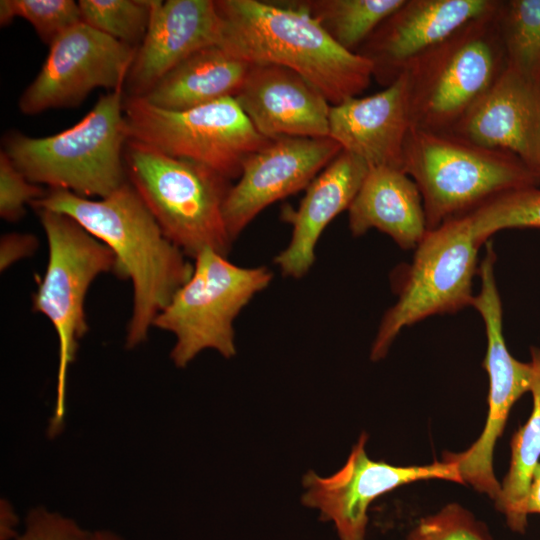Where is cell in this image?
Here are the masks:
<instances>
[{"label": "cell", "instance_id": "e575fe53", "mask_svg": "<svg viewBox=\"0 0 540 540\" xmlns=\"http://www.w3.org/2000/svg\"><path fill=\"white\" fill-rule=\"evenodd\" d=\"M92 540H124V538L113 531L101 529L92 532Z\"/></svg>", "mask_w": 540, "mask_h": 540}, {"label": "cell", "instance_id": "d590c367", "mask_svg": "<svg viewBox=\"0 0 540 540\" xmlns=\"http://www.w3.org/2000/svg\"><path fill=\"white\" fill-rule=\"evenodd\" d=\"M537 176L540 178V169L537 171Z\"/></svg>", "mask_w": 540, "mask_h": 540}, {"label": "cell", "instance_id": "9a60e30c", "mask_svg": "<svg viewBox=\"0 0 540 540\" xmlns=\"http://www.w3.org/2000/svg\"><path fill=\"white\" fill-rule=\"evenodd\" d=\"M496 0H405L357 53L373 65L382 85L395 81L421 55L466 24L494 12Z\"/></svg>", "mask_w": 540, "mask_h": 540}, {"label": "cell", "instance_id": "6da1fadb", "mask_svg": "<svg viewBox=\"0 0 540 540\" xmlns=\"http://www.w3.org/2000/svg\"><path fill=\"white\" fill-rule=\"evenodd\" d=\"M32 205L73 218L113 252L116 274L133 287L126 347L146 341L157 315L192 275L186 255L163 233L129 181L99 200L50 189Z\"/></svg>", "mask_w": 540, "mask_h": 540}, {"label": "cell", "instance_id": "1f68e13d", "mask_svg": "<svg viewBox=\"0 0 540 540\" xmlns=\"http://www.w3.org/2000/svg\"><path fill=\"white\" fill-rule=\"evenodd\" d=\"M0 244V268L3 271L33 253L37 239L29 234L10 233L2 236Z\"/></svg>", "mask_w": 540, "mask_h": 540}, {"label": "cell", "instance_id": "4fadbf2b", "mask_svg": "<svg viewBox=\"0 0 540 540\" xmlns=\"http://www.w3.org/2000/svg\"><path fill=\"white\" fill-rule=\"evenodd\" d=\"M362 433L345 465L326 478L309 471L303 478V504L318 508L323 520L334 522L341 540H365L368 508L379 496L403 485L430 479L463 484L457 466L445 461L428 465L394 466L371 460Z\"/></svg>", "mask_w": 540, "mask_h": 540}, {"label": "cell", "instance_id": "cb8c5ba5", "mask_svg": "<svg viewBox=\"0 0 540 540\" xmlns=\"http://www.w3.org/2000/svg\"><path fill=\"white\" fill-rule=\"evenodd\" d=\"M405 0H301L286 2L314 18L341 47L356 52Z\"/></svg>", "mask_w": 540, "mask_h": 540}, {"label": "cell", "instance_id": "d4e9b609", "mask_svg": "<svg viewBox=\"0 0 540 540\" xmlns=\"http://www.w3.org/2000/svg\"><path fill=\"white\" fill-rule=\"evenodd\" d=\"M497 25L506 65L540 80V0L501 2Z\"/></svg>", "mask_w": 540, "mask_h": 540}, {"label": "cell", "instance_id": "9c48e42d", "mask_svg": "<svg viewBox=\"0 0 540 540\" xmlns=\"http://www.w3.org/2000/svg\"><path fill=\"white\" fill-rule=\"evenodd\" d=\"M123 111L128 139L206 166L229 180L239 178L246 159L269 141L234 97L172 111L125 96Z\"/></svg>", "mask_w": 540, "mask_h": 540}, {"label": "cell", "instance_id": "52a82bcc", "mask_svg": "<svg viewBox=\"0 0 540 540\" xmlns=\"http://www.w3.org/2000/svg\"><path fill=\"white\" fill-rule=\"evenodd\" d=\"M498 8L466 24L407 68L412 127L451 131L506 66Z\"/></svg>", "mask_w": 540, "mask_h": 540}, {"label": "cell", "instance_id": "2e32d148", "mask_svg": "<svg viewBox=\"0 0 540 540\" xmlns=\"http://www.w3.org/2000/svg\"><path fill=\"white\" fill-rule=\"evenodd\" d=\"M475 144L513 154L540 169V80L505 66L449 131Z\"/></svg>", "mask_w": 540, "mask_h": 540}, {"label": "cell", "instance_id": "30bf717a", "mask_svg": "<svg viewBox=\"0 0 540 540\" xmlns=\"http://www.w3.org/2000/svg\"><path fill=\"white\" fill-rule=\"evenodd\" d=\"M479 248L466 216L427 230L406 268L397 301L380 322L371 348L373 361L386 356L403 328L471 306Z\"/></svg>", "mask_w": 540, "mask_h": 540}, {"label": "cell", "instance_id": "5bb4252c", "mask_svg": "<svg viewBox=\"0 0 540 540\" xmlns=\"http://www.w3.org/2000/svg\"><path fill=\"white\" fill-rule=\"evenodd\" d=\"M341 152V146L328 136L269 140L252 153L224 203L231 239L234 241L265 208L306 189Z\"/></svg>", "mask_w": 540, "mask_h": 540}, {"label": "cell", "instance_id": "e0dca14e", "mask_svg": "<svg viewBox=\"0 0 540 540\" xmlns=\"http://www.w3.org/2000/svg\"><path fill=\"white\" fill-rule=\"evenodd\" d=\"M219 26L214 0H151L148 30L128 72L125 96L144 97L190 55L217 45Z\"/></svg>", "mask_w": 540, "mask_h": 540}, {"label": "cell", "instance_id": "ac0fdd59", "mask_svg": "<svg viewBox=\"0 0 540 540\" xmlns=\"http://www.w3.org/2000/svg\"><path fill=\"white\" fill-rule=\"evenodd\" d=\"M411 126L407 71L373 95L331 105L329 113V137L369 168L403 171L404 147Z\"/></svg>", "mask_w": 540, "mask_h": 540}, {"label": "cell", "instance_id": "7a4b0ae2", "mask_svg": "<svg viewBox=\"0 0 540 540\" xmlns=\"http://www.w3.org/2000/svg\"><path fill=\"white\" fill-rule=\"evenodd\" d=\"M217 45L251 65L291 69L314 85L331 105L358 97L373 65L341 47L305 11L258 0H216Z\"/></svg>", "mask_w": 540, "mask_h": 540}, {"label": "cell", "instance_id": "8992f818", "mask_svg": "<svg viewBox=\"0 0 540 540\" xmlns=\"http://www.w3.org/2000/svg\"><path fill=\"white\" fill-rule=\"evenodd\" d=\"M48 241V263L33 297V309L46 316L59 344L56 399L48 434L60 433L66 413V379L75 360L79 340L88 329L85 298L95 278L116 273L113 252L73 218L38 210Z\"/></svg>", "mask_w": 540, "mask_h": 540}, {"label": "cell", "instance_id": "ba28073f", "mask_svg": "<svg viewBox=\"0 0 540 540\" xmlns=\"http://www.w3.org/2000/svg\"><path fill=\"white\" fill-rule=\"evenodd\" d=\"M272 278L265 266L241 267L210 248L201 251L189 280L153 322V327L175 335L170 354L174 364L183 368L206 349L233 357L234 320Z\"/></svg>", "mask_w": 540, "mask_h": 540}, {"label": "cell", "instance_id": "44dd1931", "mask_svg": "<svg viewBox=\"0 0 540 540\" xmlns=\"http://www.w3.org/2000/svg\"><path fill=\"white\" fill-rule=\"evenodd\" d=\"M348 219L353 236L377 229L403 249H415L428 230L417 184L404 171L390 167L369 168Z\"/></svg>", "mask_w": 540, "mask_h": 540}, {"label": "cell", "instance_id": "f1b7e54d", "mask_svg": "<svg viewBox=\"0 0 540 540\" xmlns=\"http://www.w3.org/2000/svg\"><path fill=\"white\" fill-rule=\"evenodd\" d=\"M407 540H494L485 524L458 503L421 518Z\"/></svg>", "mask_w": 540, "mask_h": 540}, {"label": "cell", "instance_id": "7c38bea8", "mask_svg": "<svg viewBox=\"0 0 540 540\" xmlns=\"http://www.w3.org/2000/svg\"><path fill=\"white\" fill-rule=\"evenodd\" d=\"M137 47L80 22L51 45L41 70L19 98V110L34 115L79 105L96 88L124 87Z\"/></svg>", "mask_w": 540, "mask_h": 540}, {"label": "cell", "instance_id": "83f0119b", "mask_svg": "<svg viewBox=\"0 0 540 540\" xmlns=\"http://www.w3.org/2000/svg\"><path fill=\"white\" fill-rule=\"evenodd\" d=\"M28 21L49 46L65 31L82 22L78 2L73 0H1L0 23L14 18Z\"/></svg>", "mask_w": 540, "mask_h": 540}, {"label": "cell", "instance_id": "d6986e66", "mask_svg": "<svg viewBox=\"0 0 540 540\" xmlns=\"http://www.w3.org/2000/svg\"><path fill=\"white\" fill-rule=\"evenodd\" d=\"M234 98L268 140L329 136L331 104L314 85L286 67L251 65Z\"/></svg>", "mask_w": 540, "mask_h": 540}, {"label": "cell", "instance_id": "d6a6232c", "mask_svg": "<svg viewBox=\"0 0 540 540\" xmlns=\"http://www.w3.org/2000/svg\"><path fill=\"white\" fill-rule=\"evenodd\" d=\"M0 540H15L20 533L17 532L18 518L8 502L1 503Z\"/></svg>", "mask_w": 540, "mask_h": 540}, {"label": "cell", "instance_id": "7402d4cb", "mask_svg": "<svg viewBox=\"0 0 540 540\" xmlns=\"http://www.w3.org/2000/svg\"><path fill=\"white\" fill-rule=\"evenodd\" d=\"M250 67L220 46H209L179 63L141 98L161 109L181 111L235 97Z\"/></svg>", "mask_w": 540, "mask_h": 540}, {"label": "cell", "instance_id": "f546056e", "mask_svg": "<svg viewBox=\"0 0 540 540\" xmlns=\"http://www.w3.org/2000/svg\"><path fill=\"white\" fill-rule=\"evenodd\" d=\"M46 192L14 165L9 156L0 152V215L7 221H16L25 213V205L32 204Z\"/></svg>", "mask_w": 540, "mask_h": 540}, {"label": "cell", "instance_id": "5b68a950", "mask_svg": "<svg viewBox=\"0 0 540 540\" xmlns=\"http://www.w3.org/2000/svg\"><path fill=\"white\" fill-rule=\"evenodd\" d=\"M124 162L129 183L165 236L186 256L195 259L206 248L228 256L233 242L224 218L229 179L131 139Z\"/></svg>", "mask_w": 540, "mask_h": 540}, {"label": "cell", "instance_id": "3957f363", "mask_svg": "<svg viewBox=\"0 0 540 540\" xmlns=\"http://www.w3.org/2000/svg\"><path fill=\"white\" fill-rule=\"evenodd\" d=\"M124 99V87L112 90L75 125L48 137L9 133L2 150L37 185L104 198L127 182Z\"/></svg>", "mask_w": 540, "mask_h": 540}, {"label": "cell", "instance_id": "603a6c76", "mask_svg": "<svg viewBox=\"0 0 540 540\" xmlns=\"http://www.w3.org/2000/svg\"><path fill=\"white\" fill-rule=\"evenodd\" d=\"M530 355L532 411L527 422L512 437L509 469L494 501L508 527L521 534L528 527L524 506L533 471L540 461V348L531 347Z\"/></svg>", "mask_w": 540, "mask_h": 540}, {"label": "cell", "instance_id": "484cf974", "mask_svg": "<svg viewBox=\"0 0 540 540\" xmlns=\"http://www.w3.org/2000/svg\"><path fill=\"white\" fill-rule=\"evenodd\" d=\"M465 216L479 246L501 230L540 228V190L526 186L503 192Z\"/></svg>", "mask_w": 540, "mask_h": 540}, {"label": "cell", "instance_id": "4dcf8cb0", "mask_svg": "<svg viewBox=\"0 0 540 540\" xmlns=\"http://www.w3.org/2000/svg\"><path fill=\"white\" fill-rule=\"evenodd\" d=\"M15 540H92V532L70 517L39 506L27 513Z\"/></svg>", "mask_w": 540, "mask_h": 540}, {"label": "cell", "instance_id": "277c9868", "mask_svg": "<svg viewBox=\"0 0 540 540\" xmlns=\"http://www.w3.org/2000/svg\"><path fill=\"white\" fill-rule=\"evenodd\" d=\"M403 171L419 188L428 230L469 214L503 192L540 181L511 153L450 132L412 126L404 147Z\"/></svg>", "mask_w": 540, "mask_h": 540}, {"label": "cell", "instance_id": "ffe728a7", "mask_svg": "<svg viewBox=\"0 0 540 540\" xmlns=\"http://www.w3.org/2000/svg\"><path fill=\"white\" fill-rule=\"evenodd\" d=\"M368 171L362 159L342 150L309 184L289 218L291 239L274 259L284 276L301 278L310 270L321 234L336 216L349 209Z\"/></svg>", "mask_w": 540, "mask_h": 540}, {"label": "cell", "instance_id": "4316f807", "mask_svg": "<svg viewBox=\"0 0 540 540\" xmlns=\"http://www.w3.org/2000/svg\"><path fill=\"white\" fill-rule=\"evenodd\" d=\"M82 22L133 47L141 44L151 17V0H80Z\"/></svg>", "mask_w": 540, "mask_h": 540}, {"label": "cell", "instance_id": "836d02e7", "mask_svg": "<svg viewBox=\"0 0 540 540\" xmlns=\"http://www.w3.org/2000/svg\"><path fill=\"white\" fill-rule=\"evenodd\" d=\"M524 511L527 516L540 514V461L536 465L527 493Z\"/></svg>", "mask_w": 540, "mask_h": 540}, {"label": "cell", "instance_id": "8fae6325", "mask_svg": "<svg viewBox=\"0 0 540 540\" xmlns=\"http://www.w3.org/2000/svg\"><path fill=\"white\" fill-rule=\"evenodd\" d=\"M486 245V254L478 268L481 289L474 295L471 306L480 313L487 337L483 362L489 378L487 419L482 433L470 447L459 453L447 452L442 460L457 466L463 484L471 485L494 501L501 488L493 468L495 446L513 405L530 390L532 368L530 362L515 359L506 346L494 269L496 254L491 242Z\"/></svg>", "mask_w": 540, "mask_h": 540}]
</instances>
